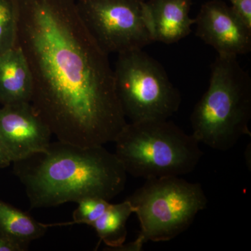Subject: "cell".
I'll return each instance as SVG.
<instances>
[{"label":"cell","instance_id":"13","mask_svg":"<svg viewBox=\"0 0 251 251\" xmlns=\"http://www.w3.org/2000/svg\"><path fill=\"white\" fill-rule=\"evenodd\" d=\"M134 213L128 200L118 204H110L108 209L92 225L100 241L112 250L125 244L127 237L126 223Z\"/></svg>","mask_w":251,"mask_h":251},{"label":"cell","instance_id":"4","mask_svg":"<svg viewBox=\"0 0 251 251\" xmlns=\"http://www.w3.org/2000/svg\"><path fill=\"white\" fill-rule=\"evenodd\" d=\"M114 143L127 174L145 179L188 174L203 155L195 137L168 120L127 123Z\"/></svg>","mask_w":251,"mask_h":251},{"label":"cell","instance_id":"6","mask_svg":"<svg viewBox=\"0 0 251 251\" xmlns=\"http://www.w3.org/2000/svg\"><path fill=\"white\" fill-rule=\"evenodd\" d=\"M113 71L117 97L130 122L168 120L179 110V91L143 49L117 54Z\"/></svg>","mask_w":251,"mask_h":251},{"label":"cell","instance_id":"10","mask_svg":"<svg viewBox=\"0 0 251 251\" xmlns=\"http://www.w3.org/2000/svg\"><path fill=\"white\" fill-rule=\"evenodd\" d=\"M191 0L146 1L154 41L171 44L189 35L196 19L190 16Z\"/></svg>","mask_w":251,"mask_h":251},{"label":"cell","instance_id":"7","mask_svg":"<svg viewBox=\"0 0 251 251\" xmlns=\"http://www.w3.org/2000/svg\"><path fill=\"white\" fill-rule=\"evenodd\" d=\"M77 5L86 27L107 54L154 42L145 0H77Z\"/></svg>","mask_w":251,"mask_h":251},{"label":"cell","instance_id":"3","mask_svg":"<svg viewBox=\"0 0 251 251\" xmlns=\"http://www.w3.org/2000/svg\"><path fill=\"white\" fill-rule=\"evenodd\" d=\"M209 85L191 116L192 135L219 151L233 148L250 135L251 79L237 56L218 54L211 64Z\"/></svg>","mask_w":251,"mask_h":251},{"label":"cell","instance_id":"15","mask_svg":"<svg viewBox=\"0 0 251 251\" xmlns=\"http://www.w3.org/2000/svg\"><path fill=\"white\" fill-rule=\"evenodd\" d=\"M73 214L72 224H84L92 226L110 206L109 201L97 197H88L80 200Z\"/></svg>","mask_w":251,"mask_h":251},{"label":"cell","instance_id":"2","mask_svg":"<svg viewBox=\"0 0 251 251\" xmlns=\"http://www.w3.org/2000/svg\"><path fill=\"white\" fill-rule=\"evenodd\" d=\"M13 163L31 209L88 197L110 201L124 191L127 180L121 162L103 145L84 148L57 140Z\"/></svg>","mask_w":251,"mask_h":251},{"label":"cell","instance_id":"11","mask_svg":"<svg viewBox=\"0 0 251 251\" xmlns=\"http://www.w3.org/2000/svg\"><path fill=\"white\" fill-rule=\"evenodd\" d=\"M30 69L17 46L0 55V105L31 103Z\"/></svg>","mask_w":251,"mask_h":251},{"label":"cell","instance_id":"8","mask_svg":"<svg viewBox=\"0 0 251 251\" xmlns=\"http://www.w3.org/2000/svg\"><path fill=\"white\" fill-rule=\"evenodd\" d=\"M52 135L31 103L0 107V145L11 163L45 150Z\"/></svg>","mask_w":251,"mask_h":251},{"label":"cell","instance_id":"5","mask_svg":"<svg viewBox=\"0 0 251 251\" xmlns=\"http://www.w3.org/2000/svg\"><path fill=\"white\" fill-rule=\"evenodd\" d=\"M145 180L127 199L139 220V234L133 242L116 251H140L148 242L171 241L186 231L207 205V198L199 183L180 176Z\"/></svg>","mask_w":251,"mask_h":251},{"label":"cell","instance_id":"12","mask_svg":"<svg viewBox=\"0 0 251 251\" xmlns=\"http://www.w3.org/2000/svg\"><path fill=\"white\" fill-rule=\"evenodd\" d=\"M47 229V225L0 201V234L4 237L27 248L29 243L45 235Z\"/></svg>","mask_w":251,"mask_h":251},{"label":"cell","instance_id":"16","mask_svg":"<svg viewBox=\"0 0 251 251\" xmlns=\"http://www.w3.org/2000/svg\"><path fill=\"white\" fill-rule=\"evenodd\" d=\"M231 7L239 18L251 28V0H229Z\"/></svg>","mask_w":251,"mask_h":251},{"label":"cell","instance_id":"1","mask_svg":"<svg viewBox=\"0 0 251 251\" xmlns=\"http://www.w3.org/2000/svg\"><path fill=\"white\" fill-rule=\"evenodd\" d=\"M12 1L36 113L59 141L84 148L114 143L128 122L109 54L86 27L77 0Z\"/></svg>","mask_w":251,"mask_h":251},{"label":"cell","instance_id":"18","mask_svg":"<svg viewBox=\"0 0 251 251\" xmlns=\"http://www.w3.org/2000/svg\"><path fill=\"white\" fill-rule=\"evenodd\" d=\"M11 163V161H10L9 157L0 145V168H6L9 166Z\"/></svg>","mask_w":251,"mask_h":251},{"label":"cell","instance_id":"14","mask_svg":"<svg viewBox=\"0 0 251 251\" xmlns=\"http://www.w3.org/2000/svg\"><path fill=\"white\" fill-rule=\"evenodd\" d=\"M16 46V21L12 0H0V55Z\"/></svg>","mask_w":251,"mask_h":251},{"label":"cell","instance_id":"17","mask_svg":"<svg viewBox=\"0 0 251 251\" xmlns=\"http://www.w3.org/2000/svg\"><path fill=\"white\" fill-rule=\"evenodd\" d=\"M27 248L8 239L0 234V251H24Z\"/></svg>","mask_w":251,"mask_h":251},{"label":"cell","instance_id":"9","mask_svg":"<svg viewBox=\"0 0 251 251\" xmlns=\"http://www.w3.org/2000/svg\"><path fill=\"white\" fill-rule=\"evenodd\" d=\"M195 19L196 35L218 54L237 57L251 52V28L224 1H207Z\"/></svg>","mask_w":251,"mask_h":251}]
</instances>
